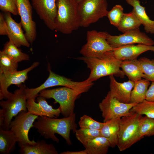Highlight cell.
<instances>
[{"label":"cell","mask_w":154,"mask_h":154,"mask_svg":"<svg viewBox=\"0 0 154 154\" xmlns=\"http://www.w3.org/2000/svg\"><path fill=\"white\" fill-rule=\"evenodd\" d=\"M76 114L74 113L67 117L61 118L38 116L33 124V127L46 139H51L57 143L59 139L55 135L57 133L61 136L68 145H72L70 138L71 131L75 133L77 125L75 122Z\"/></svg>","instance_id":"obj_1"},{"label":"cell","mask_w":154,"mask_h":154,"mask_svg":"<svg viewBox=\"0 0 154 154\" xmlns=\"http://www.w3.org/2000/svg\"><path fill=\"white\" fill-rule=\"evenodd\" d=\"M112 51L106 52L100 57L83 56L78 58L86 64L90 70L87 78L89 81L93 82L102 77L110 75L122 78L124 77L125 74L120 69L122 61L114 56Z\"/></svg>","instance_id":"obj_2"},{"label":"cell","mask_w":154,"mask_h":154,"mask_svg":"<svg viewBox=\"0 0 154 154\" xmlns=\"http://www.w3.org/2000/svg\"><path fill=\"white\" fill-rule=\"evenodd\" d=\"M55 30L69 34L80 26L78 3L76 0H57Z\"/></svg>","instance_id":"obj_3"},{"label":"cell","mask_w":154,"mask_h":154,"mask_svg":"<svg viewBox=\"0 0 154 154\" xmlns=\"http://www.w3.org/2000/svg\"><path fill=\"white\" fill-rule=\"evenodd\" d=\"M15 90L5 101L1 100L0 106V129L9 130V125L13 118L22 111L27 112V99L24 84Z\"/></svg>","instance_id":"obj_4"},{"label":"cell","mask_w":154,"mask_h":154,"mask_svg":"<svg viewBox=\"0 0 154 154\" xmlns=\"http://www.w3.org/2000/svg\"><path fill=\"white\" fill-rule=\"evenodd\" d=\"M49 76L44 82L40 86L35 88L26 89V94L27 99L35 98L39 96L40 92L46 88L55 86H61L73 89L81 94L88 91L92 86L94 83L88 79L80 82L73 81L64 76L57 74L53 72L49 64L48 65Z\"/></svg>","instance_id":"obj_5"},{"label":"cell","mask_w":154,"mask_h":154,"mask_svg":"<svg viewBox=\"0 0 154 154\" xmlns=\"http://www.w3.org/2000/svg\"><path fill=\"white\" fill-rule=\"evenodd\" d=\"M120 118L117 146L120 151L128 149L141 139L139 127L142 115L130 112Z\"/></svg>","instance_id":"obj_6"},{"label":"cell","mask_w":154,"mask_h":154,"mask_svg":"<svg viewBox=\"0 0 154 154\" xmlns=\"http://www.w3.org/2000/svg\"><path fill=\"white\" fill-rule=\"evenodd\" d=\"M39 96L46 99L53 98L59 103L61 113L67 117L74 113L75 102L81 94L71 88L63 87L51 89H45L40 91Z\"/></svg>","instance_id":"obj_7"},{"label":"cell","mask_w":154,"mask_h":154,"mask_svg":"<svg viewBox=\"0 0 154 154\" xmlns=\"http://www.w3.org/2000/svg\"><path fill=\"white\" fill-rule=\"evenodd\" d=\"M107 0H83L78 3L80 27H87L107 16Z\"/></svg>","instance_id":"obj_8"},{"label":"cell","mask_w":154,"mask_h":154,"mask_svg":"<svg viewBox=\"0 0 154 154\" xmlns=\"http://www.w3.org/2000/svg\"><path fill=\"white\" fill-rule=\"evenodd\" d=\"M106 32H98L95 30L88 31L86 33L87 42L81 48L80 53L86 57H100L106 52L114 49L108 43Z\"/></svg>","instance_id":"obj_9"},{"label":"cell","mask_w":154,"mask_h":154,"mask_svg":"<svg viewBox=\"0 0 154 154\" xmlns=\"http://www.w3.org/2000/svg\"><path fill=\"white\" fill-rule=\"evenodd\" d=\"M38 116L28 111H22L12 120L9 129L15 134L19 146L26 143L33 144L35 141H31L29 137L30 129L33 127V124Z\"/></svg>","instance_id":"obj_10"},{"label":"cell","mask_w":154,"mask_h":154,"mask_svg":"<svg viewBox=\"0 0 154 154\" xmlns=\"http://www.w3.org/2000/svg\"><path fill=\"white\" fill-rule=\"evenodd\" d=\"M137 104L121 102L114 97L109 91L99 103V106L104 122H105L129 115L131 112L130 110Z\"/></svg>","instance_id":"obj_11"},{"label":"cell","mask_w":154,"mask_h":154,"mask_svg":"<svg viewBox=\"0 0 154 154\" xmlns=\"http://www.w3.org/2000/svg\"><path fill=\"white\" fill-rule=\"evenodd\" d=\"M39 63L33 62L30 67L24 70L11 72H0V100L7 99L12 93L8 89L11 85L20 87L28 78L29 72L37 67Z\"/></svg>","instance_id":"obj_12"},{"label":"cell","mask_w":154,"mask_h":154,"mask_svg":"<svg viewBox=\"0 0 154 154\" xmlns=\"http://www.w3.org/2000/svg\"><path fill=\"white\" fill-rule=\"evenodd\" d=\"M107 40L114 49L136 43L154 45V41L139 29L131 30L119 35H112L108 33Z\"/></svg>","instance_id":"obj_13"},{"label":"cell","mask_w":154,"mask_h":154,"mask_svg":"<svg viewBox=\"0 0 154 154\" xmlns=\"http://www.w3.org/2000/svg\"><path fill=\"white\" fill-rule=\"evenodd\" d=\"M17 5L25 36L28 42L32 44L37 37L36 23L33 19L32 6L29 0H17Z\"/></svg>","instance_id":"obj_14"},{"label":"cell","mask_w":154,"mask_h":154,"mask_svg":"<svg viewBox=\"0 0 154 154\" xmlns=\"http://www.w3.org/2000/svg\"><path fill=\"white\" fill-rule=\"evenodd\" d=\"M57 0H32V5L40 18L51 30L55 29Z\"/></svg>","instance_id":"obj_15"},{"label":"cell","mask_w":154,"mask_h":154,"mask_svg":"<svg viewBox=\"0 0 154 154\" xmlns=\"http://www.w3.org/2000/svg\"><path fill=\"white\" fill-rule=\"evenodd\" d=\"M37 102L35 99L27 100L26 107L28 112L38 116H45L51 118L59 116L61 111L60 108L54 109L48 104L46 98L40 96L37 97Z\"/></svg>","instance_id":"obj_16"},{"label":"cell","mask_w":154,"mask_h":154,"mask_svg":"<svg viewBox=\"0 0 154 154\" xmlns=\"http://www.w3.org/2000/svg\"><path fill=\"white\" fill-rule=\"evenodd\" d=\"M148 51L154 52V45L131 44L114 48L112 52L116 58L123 61L137 59L140 55Z\"/></svg>","instance_id":"obj_17"},{"label":"cell","mask_w":154,"mask_h":154,"mask_svg":"<svg viewBox=\"0 0 154 154\" xmlns=\"http://www.w3.org/2000/svg\"><path fill=\"white\" fill-rule=\"evenodd\" d=\"M4 15L7 25V36L9 40L18 47L21 46L29 47L30 44L23 33L21 23L16 22L9 12H5Z\"/></svg>","instance_id":"obj_18"},{"label":"cell","mask_w":154,"mask_h":154,"mask_svg":"<svg viewBox=\"0 0 154 154\" xmlns=\"http://www.w3.org/2000/svg\"><path fill=\"white\" fill-rule=\"evenodd\" d=\"M110 92L112 95L120 102L125 103L130 102L131 91L134 82L130 80L119 82L114 75L109 76Z\"/></svg>","instance_id":"obj_19"},{"label":"cell","mask_w":154,"mask_h":154,"mask_svg":"<svg viewBox=\"0 0 154 154\" xmlns=\"http://www.w3.org/2000/svg\"><path fill=\"white\" fill-rule=\"evenodd\" d=\"M19 147V153L22 154H58L53 144H48L43 140L33 144H24Z\"/></svg>","instance_id":"obj_20"},{"label":"cell","mask_w":154,"mask_h":154,"mask_svg":"<svg viewBox=\"0 0 154 154\" xmlns=\"http://www.w3.org/2000/svg\"><path fill=\"white\" fill-rule=\"evenodd\" d=\"M133 7L132 11L144 27L146 32L154 34V21L151 19L145 10V8L140 5L139 0H125Z\"/></svg>","instance_id":"obj_21"},{"label":"cell","mask_w":154,"mask_h":154,"mask_svg":"<svg viewBox=\"0 0 154 154\" xmlns=\"http://www.w3.org/2000/svg\"><path fill=\"white\" fill-rule=\"evenodd\" d=\"M120 118H116L104 122V125L100 130L101 135L109 141L110 147L112 148L117 145Z\"/></svg>","instance_id":"obj_22"},{"label":"cell","mask_w":154,"mask_h":154,"mask_svg":"<svg viewBox=\"0 0 154 154\" xmlns=\"http://www.w3.org/2000/svg\"><path fill=\"white\" fill-rule=\"evenodd\" d=\"M120 67L129 80L135 82L143 78L140 63L137 59L122 61Z\"/></svg>","instance_id":"obj_23"},{"label":"cell","mask_w":154,"mask_h":154,"mask_svg":"<svg viewBox=\"0 0 154 154\" xmlns=\"http://www.w3.org/2000/svg\"><path fill=\"white\" fill-rule=\"evenodd\" d=\"M88 154H106L110 144L104 137L100 136L89 141L83 145Z\"/></svg>","instance_id":"obj_24"},{"label":"cell","mask_w":154,"mask_h":154,"mask_svg":"<svg viewBox=\"0 0 154 154\" xmlns=\"http://www.w3.org/2000/svg\"><path fill=\"white\" fill-rule=\"evenodd\" d=\"M17 139L14 133L10 129H0V153L9 154L15 149Z\"/></svg>","instance_id":"obj_25"},{"label":"cell","mask_w":154,"mask_h":154,"mask_svg":"<svg viewBox=\"0 0 154 154\" xmlns=\"http://www.w3.org/2000/svg\"><path fill=\"white\" fill-rule=\"evenodd\" d=\"M150 82L144 78L134 82L130 103L138 104L145 100L146 94L150 84Z\"/></svg>","instance_id":"obj_26"},{"label":"cell","mask_w":154,"mask_h":154,"mask_svg":"<svg viewBox=\"0 0 154 154\" xmlns=\"http://www.w3.org/2000/svg\"><path fill=\"white\" fill-rule=\"evenodd\" d=\"M141 25V22L132 11L129 13H124L119 24L117 27L123 33L137 29H139Z\"/></svg>","instance_id":"obj_27"},{"label":"cell","mask_w":154,"mask_h":154,"mask_svg":"<svg viewBox=\"0 0 154 154\" xmlns=\"http://www.w3.org/2000/svg\"><path fill=\"white\" fill-rule=\"evenodd\" d=\"M19 48L9 40L4 45L3 49L2 50L18 62L29 60V55L22 52Z\"/></svg>","instance_id":"obj_28"},{"label":"cell","mask_w":154,"mask_h":154,"mask_svg":"<svg viewBox=\"0 0 154 154\" xmlns=\"http://www.w3.org/2000/svg\"><path fill=\"white\" fill-rule=\"evenodd\" d=\"M130 112L142 115H145L148 117L154 119V102L145 100L134 106L130 110Z\"/></svg>","instance_id":"obj_29"},{"label":"cell","mask_w":154,"mask_h":154,"mask_svg":"<svg viewBox=\"0 0 154 154\" xmlns=\"http://www.w3.org/2000/svg\"><path fill=\"white\" fill-rule=\"evenodd\" d=\"M18 63L3 51H0V72H11L17 71Z\"/></svg>","instance_id":"obj_30"},{"label":"cell","mask_w":154,"mask_h":154,"mask_svg":"<svg viewBox=\"0 0 154 154\" xmlns=\"http://www.w3.org/2000/svg\"><path fill=\"white\" fill-rule=\"evenodd\" d=\"M77 140L83 145L89 141L99 136H102L100 130L80 128L75 132Z\"/></svg>","instance_id":"obj_31"},{"label":"cell","mask_w":154,"mask_h":154,"mask_svg":"<svg viewBox=\"0 0 154 154\" xmlns=\"http://www.w3.org/2000/svg\"><path fill=\"white\" fill-rule=\"evenodd\" d=\"M139 133L141 139L144 136L154 135V119L142 116L140 121Z\"/></svg>","instance_id":"obj_32"},{"label":"cell","mask_w":154,"mask_h":154,"mask_svg":"<svg viewBox=\"0 0 154 154\" xmlns=\"http://www.w3.org/2000/svg\"><path fill=\"white\" fill-rule=\"evenodd\" d=\"M139 60L143 73V78L150 81H154V59L142 57Z\"/></svg>","instance_id":"obj_33"},{"label":"cell","mask_w":154,"mask_h":154,"mask_svg":"<svg viewBox=\"0 0 154 154\" xmlns=\"http://www.w3.org/2000/svg\"><path fill=\"white\" fill-rule=\"evenodd\" d=\"M78 123L80 128L100 130L103 126L104 122H98L90 117L84 115L81 117Z\"/></svg>","instance_id":"obj_34"},{"label":"cell","mask_w":154,"mask_h":154,"mask_svg":"<svg viewBox=\"0 0 154 154\" xmlns=\"http://www.w3.org/2000/svg\"><path fill=\"white\" fill-rule=\"evenodd\" d=\"M123 9L122 6L117 5L110 11L107 16L111 24L117 27L123 15Z\"/></svg>","instance_id":"obj_35"},{"label":"cell","mask_w":154,"mask_h":154,"mask_svg":"<svg viewBox=\"0 0 154 154\" xmlns=\"http://www.w3.org/2000/svg\"><path fill=\"white\" fill-rule=\"evenodd\" d=\"M0 9L5 12H9L14 15H19L17 0H0Z\"/></svg>","instance_id":"obj_36"},{"label":"cell","mask_w":154,"mask_h":154,"mask_svg":"<svg viewBox=\"0 0 154 154\" xmlns=\"http://www.w3.org/2000/svg\"><path fill=\"white\" fill-rule=\"evenodd\" d=\"M8 27L4 15L0 13V35H7Z\"/></svg>","instance_id":"obj_37"},{"label":"cell","mask_w":154,"mask_h":154,"mask_svg":"<svg viewBox=\"0 0 154 154\" xmlns=\"http://www.w3.org/2000/svg\"><path fill=\"white\" fill-rule=\"evenodd\" d=\"M145 100L150 101L154 102V81L151 82L148 88Z\"/></svg>","instance_id":"obj_38"},{"label":"cell","mask_w":154,"mask_h":154,"mask_svg":"<svg viewBox=\"0 0 154 154\" xmlns=\"http://www.w3.org/2000/svg\"><path fill=\"white\" fill-rule=\"evenodd\" d=\"M61 154H88L86 150H84L78 151H67L60 153Z\"/></svg>","instance_id":"obj_39"},{"label":"cell","mask_w":154,"mask_h":154,"mask_svg":"<svg viewBox=\"0 0 154 154\" xmlns=\"http://www.w3.org/2000/svg\"><path fill=\"white\" fill-rule=\"evenodd\" d=\"M78 3H79L83 0H76Z\"/></svg>","instance_id":"obj_40"}]
</instances>
